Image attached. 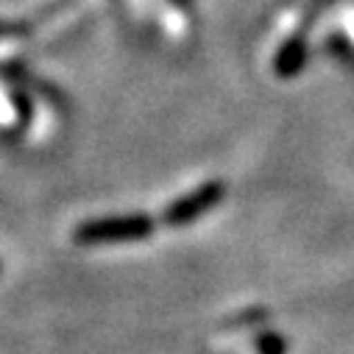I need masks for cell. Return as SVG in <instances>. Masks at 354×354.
<instances>
[{
	"instance_id": "cell-1",
	"label": "cell",
	"mask_w": 354,
	"mask_h": 354,
	"mask_svg": "<svg viewBox=\"0 0 354 354\" xmlns=\"http://www.w3.org/2000/svg\"><path fill=\"white\" fill-rule=\"evenodd\" d=\"M153 232V221L148 215H120V218H101L86 221L75 229L78 245H109V243H129L148 237Z\"/></svg>"
},
{
	"instance_id": "cell-4",
	"label": "cell",
	"mask_w": 354,
	"mask_h": 354,
	"mask_svg": "<svg viewBox=\"0 0 354 354\" xmlns=\"http://www.w3.org/2000/svg\"><path fill=\"white\" fill-rule=\"evenodd\" d=\"M301 42H290L285 50H282V56H279V73L282 75H288V73H293V70H299L301 67Z\"/></svg>"
},
{
	"instance_id": "cell-5",
	"label": "cell",
	"mask_w": 354,
	"mask_h": 354,
	"mask_svg": "<svg viewBox=\"0 0 354 354\" xmlns=\"http://www.w3.org/2000/svg\"><path fill=\"white\" fill-rule=\"evenodd\" d=\"M265 318H268V310L265 307H251V310H243L240 315H234V318H226V326H257V324H262Z\"/></svg>"
},
{
	"instance_id": "cell-2",
	"label": "cell",
	"mask_w": 354,
	"mask_h": 354,
	"mask_svg": "<svg viewBox=\"0 0 354 354\" xmlns=\"http://www.w3.org/2000/svg\"><path fill=\"white\" fill-rule=\"evenodd\" d=\"M221 198H223V185L209 182V185L193 190L190 196L179 198L176 204H170V207L165 209V223H167V226H187V223H193L198 215L209 212Z\"/></svg>"
},
{
	"instance_id": "cell-3",
	"label": "cell",
	"mask_w": 354,
	"mask_h": 354,
	"mask_svg": "<svg viewBox=\"0 0 354 354\" xmlns=\"http://www.w3.org/2000/svg\"><path fill=\"white\" fill-rule=\"evenodd\" d=\"M254 348H257V354H288V340L279 332L265 329L254 337Z\"/></svg>"
}]
</instances>
